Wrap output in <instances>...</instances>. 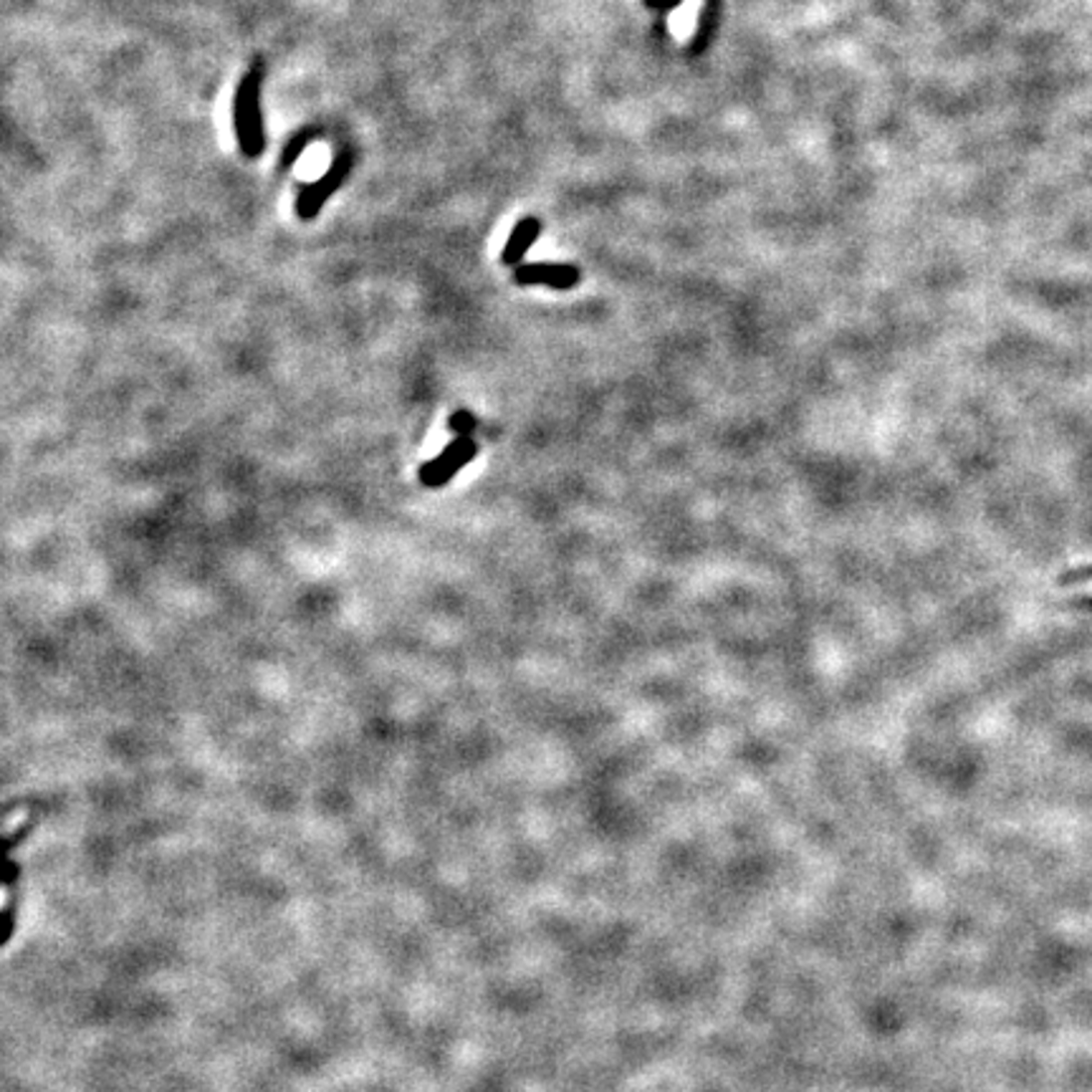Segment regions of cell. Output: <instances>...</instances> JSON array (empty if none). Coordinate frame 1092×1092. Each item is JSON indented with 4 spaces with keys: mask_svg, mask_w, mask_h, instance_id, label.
<instances>
[{
    "mask_svg": "<svg viewBox=\"0 0 1092 1092\" xmlns=\"http://www.w3.org/2000/svg\"><path fill=\"white\" fill-rule=\"evenodd\" d=\"M475 453H478V446H475L473 438L458 436L451 446L446 448V451L441 453V455H438V458H433L431 463H425L423 468H420V483L428 485V488H441V485H446L453 475L463 468V465H468L470 460L475 458Z\"/></svg>",
    "mask_w": 1092,
    "mask_h": 1092,
    "instance_id": "6da1fadb",
    "label": "cell"
},
{
    "mask_svg": "<svg viewBox=\"0 0 1092 1092\" xmlns=\"http://www.w3.org/2000/svg\"><path fill=\"white\" fill-rule=\"evenodd\" d=\"M513 276L524 286L544 283V286L554 288H574L580 283V271L567 264H521L516 266Z\"/></svg>",
    "mask_w": 1092,
    "mask_h": 1092,
    "instance_id": "7a4b0ae2",
    "label": "cell"
},
{
    "mask_svg": "<svg viewBox=\"0 0 1092 1092\" xmlns=\"http://www.w3.org/2000/svg\"><path fill=\"white\" fill-rule=\"evenodd\" d=\"M541 233V223L536 218H524L519 221V226L513 228L511 238H508L506 249H503V264L506 266H521V259L526 256V251L534 246L536 236Z\"/></svg>",
    "mask_w": 1092,
    "mask_h": 1092,
    "instance_id": "3957f363",
    "label": "cell"
},
{
    "mask_svg": "<svg viewBox=\"0 0 1092 1092\" xmlns=\"http://www.w3.org/2000/svg\"><path fill=\"white\" fill-rule=\"evenodd\" d=\"M448 428H451L455 436H470L475 428V418L470 413H465V410H458L455 415H451V420H448Z\"/></svg>",
    "mask_w": 1092,
    "mask_h": 1092,
    "instance_id": "277c9868",
    "label": "cell"
},
{
    "mask_svg": "<svg viewBox=\"0 0 1092 1092\" xmlns=\"http://www.w3.org/2000/svg\"><path fill=\"white\" fill-rule=\"evenodd\" d=\"M683 0H645V6L660 8V11H670V8H678Z\"/></svg>",
    "mask_w": 1092,
    "mask_h": 1092,
    "instance_id": "5b68a950",
    "label": "cell"
},
{
    "mask_svg": "<svg viewBox=\"0 0 1092 1092\" xmlns=\"http://www.w3.org/2000/svg\"><path fill=\"white\" fill-rule=\"evenodd\" d=\"M1072 592H1077V595H1092V580L1082 582V585H1075L1072 587Z\"/></svg>",
    "mask_w": 1092,
    "mask_h": 1092,
    "instance_id": "8992f818",
    "label": "cell"
}]
</instances>
